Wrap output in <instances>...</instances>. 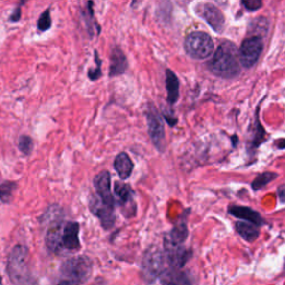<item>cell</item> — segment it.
I'll list each match as a JSON object with an SVG mask.
<instances>
[{
    "mask_svg": "<svg viewBox=\"0 0 285 285\" xmlns=\"http://www.w3.org/2000/svg\"><path fill=\"white\" fill-rule=\"evenodd\" d=\"M95 60H96V64H97V67L95 71H89L88 72V77L91 78L92 80H96V79H98L99 77L101 76V71H100V65H101V62H100V59H99V57H98V54H97V51L95 52Z\"/></svg>",
    "mask_w": 285,
    "mask_h": 285,
    "instance_id": "25",
    "label": "cell"
},
{
    "mask_svg": "<svg viewBox=\"0 0 285 285\" xmlns=\"http://www.w3.org/2000/svg\"><path fill=\"white\" fill-rule=\"evenodd\" d=\"M93 271V263L89 258L84 255L74 256L65 261L60 268V273L71 285H80L86 282Z\"/></svg>",
    "mask_w": 285,
    "mask_h": 285,
    "instance_id": "4",
    "label": "cell"
},
{
    "mask_svg": "<svg viewBox=\"0 0 285 285\" xmlns=\"http://www.w3.org/2000/svg\"><path fill=\"white\" fill-rule=\"evenodd\" d=\"M199 15H202V17L205 19V22L209 24L214 31L221 32L223 30L224 25H225V18H224L223 13L217 7L211 5V3H205V5L202 6Z\"/></svg>",
    "mask_w": 285,
    "mask_h": 285,
    "instance_id": "11",
    "label": "cell"
},
{
    "mask_svg": "<svg viewBox=\"0 0 285 285\" xmlns=\"http://www.w3.org/2000/svg\"><path fill=\"white\" fill-rule=\"evenodd\" d=\"M128 67L127 59L120 48L114 47L111 56V68H109V76H118L124 74Z\"/></svg>",
    "mask_w": 285,
    "mask_h": 285,
    "instance_id": "15",
    "label": "cell"
},
{
    "mask_svg": "<svg viewBox=\"0 0 285 285\" xmlns=\"http://www.w3.org/2000/svg\"><path fill=\"white\" fill-rule=\"evenodd\" d=\"M114 168H115L118 176L120 177V180H127L133 173L134 164L127 154L120 153L114 161Z\"/></svg>",
    "mask_w": 285,
    "mask_h": 285,
    "instance_id": "17",
    "label": "cell"
},
{
    "mask_svg": "<svg viewBox=\"0 0 285 285\" xmlns=\"http://www.w3.org/2000/svg\"><path fill=\"white\" fill-rule=\"evenodd\" d=\"M89 207L91 211L95 216L98 217L101 222V225L104 226V229L108 230L113 227L114 223H115V215H114V210L108 209V207L104 206L98 201L97 197H93L91 203H89Z\"/></svg>",
    "mask_w": 285,
    "mask_h": 285,
    "instance_id": "12",
    "label": "cell"
},
{
    "mask_svg": "<svg viewBox=\"0 0 285 285\" xmlns=\"http://www.w3.org/2000/svg\"><path fill=\"white\" fill-rule=\"evenodd\" d=\"M278 194H279L280 202L282 203V204H285V185H282V186L279 187Z\"/></svg>",
    "mask_w": 285,
    "mask_h": 285,
    "instance_id": "28",
    "label": "cell"
},
{
    "mask_svg": "<svg viewBox=\"0 0 285 285\" xmlns=\"http://www.w3.org/2000/svg\"><path fill=\"white\" fill-rule=\"evenodd\" d=\"M37 27L40 31H46L51 27V17H50L49 9L44 11V13L40 15V17L37 22Z\"/></svg>",
    "mask_w": 285,
    "mask_h": 285,
    "instance_id": "24",
    "label": "cell"
},
{
    "mask_svg": "<svg viewBox=\"0 0 285 285\" xmlns=\"http://www.w3.org/2000/svg\"><path fill=\"white\" fill-rule=\"evenodd\" d=\"M242 3L248 11L259 10L263 5V2L261 1V0H245V1H243Z\"/></svg>",
    "mask_w": 285,
    "mask_h": 285,
    "instance_id": "26",
    "label": "cell"
},
{
    "mask_svg": "<svg viewBox=\"0 0 285 285\" xmlns=\"http://www.w3.org/2000/svg\"><path fill=\"white\" fill-rule=\"evenodd\" d=\"M209 67L214 75L221 78H235L241 71L235 45L231 42H223L215 51Z\"/></svg>",
    "mask_w": 285,
    "mask_h": 285,
    "instance_id": "2",
    "label": "cell"
},
{
    "mask_svg": "<svg viewBox=\"0 0 285 285\" xmlns=\"http://www.w3.org/2000/svg\"><path fill=\"white\" fill-rule=\"evenodd\" d=\"M189 235V231H187L186 224L185 223H180L177 224L176 226L174 227L170 232V234L168 236V238L166 239L165 243L172 244V245H176L180 246L181 244L184 243V241Z\"/></svg>",
    "mask_w": 285,
    "mask_h": 285,
    "instance_id": "20",
    "label": "cell"
},
{
    "mask_svg": "<svg viewBox=\"0 0 285 285\" xmlns=\"http://www.w3.org/2000/svg\"><path fill=\"white\" fill-rule=\"evenodd\" d=\"M17 189V184L15 182H3L0 184V201L2 203H9L13 198L14 192Z\"/></svg>",
    "mask_w": 285,
    "mask_h": 285,
    "instance_id": "21",
    "label": "cell"
},
{
    "mask_svg": "<svg viewBox=\"0 0 285 285\" xmlns=\"http://www.w3.org/2000/svg\"><path fill=\"white\" fill-rule=\"evenodd\" d=\"M8 276L14 285H38L28 265V250L24 245H16L11 250L7 264Z\"/></svg>",
    "mask_w": 285,
    "mask_h": 285,
    "instance_id": "3",
    "label": "cell"
},
{
    "mask_svg": "<svg viewBox=\"0 0 285 285\" xmlns=\"http://www.w3.org/2000/svg\"><path fill=\"white\" fill-rule=\"evenodd\" d=\"M230 214L233 215L235 217L245 219V222H248L253 225H261L263 223V218L261 217V215L258 212L253 211L250 207H244V206H231L229 209Z\"/></svg>",
    "mask_w": 285,
    "mask_h": 285,
    "instance_id": "16",
    "label": "cell"
},
{
    "mask_svg": "<svg viewBox=\"0 0 285 285\" xmlns=\"http://www.w3.org/2000/svg\"><path fill=\"white\" fill-rule=\"evenodd\" d=\"M276 176H278V175H276L275 173H270V172L261 174L255 178L253 183H252V189H253L254 190H259L260 189H262L263 186L267 185L268 183L272 182L273 180H275Z\"/></svg>",
    "mask_w": 285,
    "mask_h": 285,
    "instance_id": "22",
    "label": "cell"
},
{
    "mask_svg": "<svg viewBox=\"0 0 285 285\" xmlns=\"http://www.w3.org/2000/svg\"><path fill=\"white\" fill-rule=\"evenodd\" d=\"M164 254L158 248H150L142 260V274L145 279L152 282L164 272Z\"/></svg>",
    "mask_w": 285,
    "mask_h": 285,
    "instance_id": "7",
    "label": "cell"
},
{
    "mask_svg": "<svg viewBox=\"0 0 285 285\" xmlns=\"http://www.w3.org/2000/svg\"><path fill=\"white\" fill-rule=\"evenodd\" d=\"M146 118H147L149 136L155 147L160 152H163L165 147V130L160 114L155 111V108L149 107L146 112Z\"/></svg>",
    "mask_w": 285,
    "mask_h": 285,
    "instance_id": "8",
    "label": "cell"
},
{
    "mask_svg": "<svg viewBox=\"0 0 285 285\" xmlns=\"http://www.w3.org/2000/svg\"><path fill=\"white\" fill-rule=\"evenodd\" d=\"M184 47L187 55L194 59H205L213 52V40L206 32L194 31L185 38Z\"/></svg>",
    "mask_w": 285,
    "mask_h": 285,
    "instance_id": "5",
    "label": "cell"
},
{
    "mask_svg": "<svg viewBox=\"0 0 285 285\" xmlns=\"http://www.w3.org/2000/svg\"><path fill=\"white\" fill-rule=\"evenodd\" d=\"M166 89H167V101L175 104L180 97V81L172 71H166Z\"/></svg>",
    "mask_w": 285,
    "mask_h": 285,
    "instance_id": "18",
    "label": "cell"
},
{
    "mask_svg": "<svg viewBox=\"0 0 285 285\" xmlns=\"http://www.w3.org/2000/svg\"><path fill=\"white\" fill-rule=\"evenodd\" d=\"M276 145H278L280 148H285V140L278 141V142H276Z\"/></svg>",
    "mask_w": 285,
    "mask_h": 285,
    "instance_id": "29",
    "label": "cell"
},
{
    "mask_svg": "<svg viewBox=\"0 0 285 285\" xmlns=\"http://www.w3.org/2000/svg\"><path fill=\"white\" fill-rule=\"evenodd\" d=\"M20 16H22V9H20V7H17L13 13V15L10 16L9 19L11 20V22H18V20L20 19Z\"/></svg>",
    "mask_w": 285,
    "mask_h": 285,
    "instance_id": "27",
    "label": "cell"
},
{
    "mask_svg": "<svg viewBox=\"0 0 285 285\" xmlns=\"http://www.w3.org/2000/svg\"><path fill=\"white\" fill-rule=\"evenodd\" d=\"M114 192L117 197V202L121 207V211L126 217H132L136 213V203L134 199V193L130 187L124 183L116 182Z\"/></svg>",
    "mask_w": 285,
    "mask_h": 285,
    "instance_id": "10",
    "label": "cell"
},
{
    "mask_svg": "<svg viewBox=\"0 0 285 285\" xmlns=\"http://www.w3.org/2000/svg\"><path fill=\"white\" fill-rule=\"evenodd\" d=\"M94 186H95L97 198L104 206L114 210L115 207V199L111 190V174L107 170H103L97 174L94 178Z\"/></svg>",
    "mask_w": 285,
    "mask_h": 285,
    "instance_id": "9",
    "label": "cell"
},
{
    "mask_svg": "<svg viewBox=\"0 0 285 285\" xmlns=\"http://www.w3.org/2000/svg\"><path fill=\"white\" fill-rule=\"evenodd\" d=\"M263 50V40L258 36H253L244 40L239 48V63L245 68H251L258 62Z\"/></svg>",
    "mask_w": 285,
    "mask_h": 285,
    "instance_id": "6",
    "label": "cell"
},
{
    "mask_svg": "<svg viewBox=\"0 0 285 285\" xmlns=\"http://www.w3.org/2000/svg\"><path fill=\"white\" fill-rule=\"evenodd\" d=\"M58 285H71V284H69L68 282H66V281H62V282H60Z\"/></svg>",
    "mask_w": 285,
    "mask_h": 285,
    "instance_id": "30",
    "label": "cell"
},
{
    "mask_svg": "<svg viewBox=\"0 0 285 285\" xmlns=\"http://www.w3.org/2000/svg\"><path fill=\"white\" fill-rule=\"evenodd\" d=\"M166 244V260H167L170 267L173 268H181L185 265L187 260L190 259V253L183 248L176 245H172V244Z\"/></svg>",
    "mask_w": 285,
    "mask_h": 285,
    "instance_id": "13",
    "label": "cell"
},
{
    "mask_svg": "<svg viewBox=\"0 0 285 285\" xmlns=\"http://www.w3.org/2000/svg\"><path fill=\"white\" fill-rule=\"evenodd\" d=\"M48 224L45 236L46 247L50 253L63 255L75 253L80 248L79 224L77 222H63V213H54L44 217Z\"/></svg>",
    "mask_w": 285,
    "mask_h": 285,
    "instance_id": "1",
    "label": "cell"
},
{
    "mask_svg": "<svg viewBox=\"0 0 285 285\" xmlns=\"http://www.w3.org/2000/svg\"><path fill=\"white\" fill-rule=\"evenodd\" d=\"M162 285H192L190 276L180 268L170 267L161 274Z\"/></svg>",
    "mask_w": 285,
    "mask_h": 285,
    "instance_id": "14",
    "label": "cell"
},
{
    "mask_svg": "<svg viewBox=\"0 0 285 285\" xmlns=\"http://www.w3.org/2000/svg\"><path fill=\"white\" fill-rule=\"evenodd\" d=\"M235 229L236 231H238V233L247 242L255 241L260 235V231L258 229V226L253 225V224H251L248 222L236 223Z\"/></svg>",
    "mask_w": 285,
    "mask_h": 285,
    "instance_id": "19",
    "label": "cell"
},
{
    "mask_svg": "<svg viewBox=\"0 0 285 285\" xmlns=\"http://www.w3.org/2000/svg\"><path fill=\"white\" fill-rule=\"evenodd\" d=\"M18 147L24 155H30L34 149V141L30 136L22 135L18 140Z\"/></svg>",
    "mask_w": 285,
    "mask_h": 285,
    "instance_id": "23",
    "label": "cell"
}]
</instances>
